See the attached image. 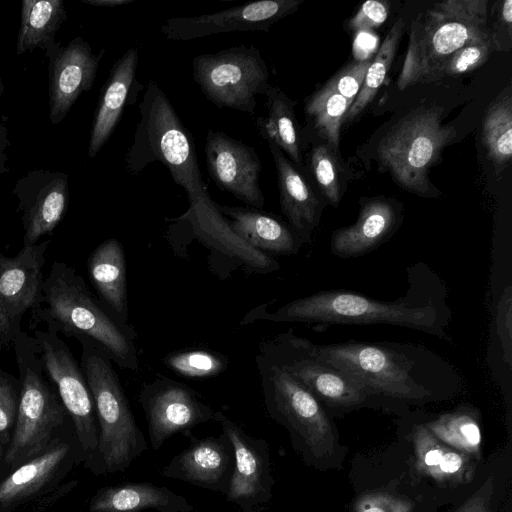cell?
I'll return each mask as SVG.
<instances>
[{
	"label": "cell",
	"mask_w": 512,
	"mask_h": 512,
	"mask_svg": "<svg viewBox=\"0 0 512 512\" xmlns=\"http://www.w3.org/2000/svg\"><path fill=\"white\" fill-rule=\"evenodd\" d=\"M314 350L360 388L370 409L397 417L412 407L451 400L464 385L451 363L420 344L349 340L314 343Z\"/></svg>",
	"instance_id": "1"
},
{
	"label": "cell",
	"mask_w": 512,
	"mask_h": 512,
	"mask_svg": "<svg viewBox=\"0 0 512 512\" xmlns=\"http://www.w3.org/2000/svg\"><path fill=\"white\" fill-rule=\"evenodd\" d=\"M408 288L395 300H379L360 292L325 290L292 300L275 312L253 316L276 323L395 325L449 340L452 311L442 278L424 262L406 269Z\"/></svg>",
	"instance_id": "2"
},
{
	"label": "cell",
	"mask_w": 512,
	"mask_h": 512,
	"mask_svg": "<svg viewBox=\"0 0 512 512\" xmlns=\"http://www.w3.org/2000/svg\"><path fill=\"white\" fill-rule=\"evenodd\" d=\"M39 323L67 337L86 336L99 344L113 363L137 371V333L124 324L96 298L76 269L53 261L44 277L40 303L30 311L29 329Z\"/></svg>",
	"instance_id": "3"
},
{
	"label": "cell",
	"mask_w": 512,
	"mask_h": 512,
	"mask_svg": "<svg viewBox=\"0 0 512 512\" xmlns=\"http://www.w3.org/2000/svg\"><path fill=\"white\" fill-rule=\"evenodd\" d=\"M255 362L266 412L286 429L302 462L321 472L341 470L349 450L341 443L335 419L285 370L259 353Z\"/></svg>",
	"instance_id": "4"
},
{
	"label": "cell",
	"mask_w": 512,
	"mask_h": 512,
	"mask_svg": "<svg viewBox=\"0 0 512 512\" xmlns=\"http://www.w3.org/2000/svg\"><path fill=\"white\" fill-rule=\"evenodd\" d=\"M153 162L163 164L173 181L186 191L189 208L213 201L201 177L190 131L163 90L151 80L139 103V119L125 166L137 176Z\"/></svg>",
	"instance_id": "5"
},
{
	"label": "cell",
	"mask_w": 512,
	"mask_h": 512,
	"mask_svg": "<svg viewBox=\"0 0 512 512\" xmlns=\"http://www.w3.org/2000/svg\"><path fill=\"white\" fill-rule=\"evenodd\" d=\"M81 345V369L92 394L98 427L94 470L114 474L126 471L147 449L113 362L104 349L86 336Z\"/></svg>",
	"instance_id": "6"
},
{
	"label": "cell",
	"mask_w": 512,
	"mask_h": 512,
	"mask_svg": "<svg viewBox=\"0 0 512 512\" xmlns=\"http://www.w3.org/2000/svg\"><path fill=\"white\" fill-rule=\"evenodd\" d=\"M13 347L21 390L5 461L10 466H20L50 446L52 434L64 422L67 412L45 372L36 339L21 329Z\"/></svg>",
	"instance_id": "7"
},
{
	"label": "cell",
	"mask_w": 512,
	"mask_h": 512,
	"mask_svg": "<svg viewBox=\"0 0 512 512\" xmlns=\"http://www.w3.org/2000/svg\"><path fill=\"white\" fill-rule=\"evenodd\" d=\"M348 476L354 492L350 512H437L444 506L413 474L397 440L356 454Z\"/></svg>",
	"instance_id": "8"
},
{
	"label": "cell",
	"mask_w": 512,
	"mask_h": 512,
	"mask_svg": "<svg viewBox=\"0 0 512 512\" xmlns=\"http://www.w3.org/2000/svg\"><path fill=\"white\" fill-rule=\"evenodd\" d=\"M442 109L431 107L413 112L396 123L381 139L377 153L381 165L405 189L432 195L428 171L455 131L441 121Z\"/></svg>",
	"instance_id": "9"
},
{
	"label": "cell",
	"mask_w": 512,
	"mask_h": 512,
	"mask_svg": "<svg viewBox=\"0 0 512 512\" xmlns=\"http://www.w3.org/2000/svg\"><path fill=\"white\" fill-rule=\"evenodd\" d=\"M396 440L413 474L445 505H450L474 485L483 462L440 441L423 424L418 408L395 419Z\"/></svg>",
	"instance_id": "10"
},
{
	"label": "cell",
	"mask_w": 512,
	"mask_h": 512,
	"mask_svg": "<svg viewBox=\"0 0 512 512\" xmlns=\"http://www.w3.org/2000/svg\"><path fill=\"white\" fill-rule=\"evenodd\" d=\"M258 353L307 388L334 419L370 408L360 388L322 360L314 350V343L297 336L292 328L263 341Z\"/></svg>",
	"instance_id": "11"
},
{
	"label": "cell",
	"mask_w": 512,
	"mask_h": 512,
	"mask_svg": "<svg viewBox=\"0 0 512 512\" xmlns=\"http://www.w3.org/2000/svg\"><path fill=\"white\" fill-rule=\"evenodd\" d=\"M193 78L207 100L218 108L253 115L257 95L270 86V71L260 50L239 45L192 59Z\"/></svg>",
	"instance_id": "12"
},
{
	"label": "cell",
	"mask_w": 512,
	"mask_h": 512,
	"mask_svg": "<svg viewBox=\"0 0 512 512\" xmlns=\"http://www.w3.org/2000/svg\"><path fill=\"white\" fill-rule=\"evenodd\" d=\"M490 40L489 26L443 19L428 11L424 19L412 21L398 87L403 90L416 83H431L436 71L457 50Z\"/></svg>",
	"instance_id": "13"
},
{
	"label": "cell",
	"mask_w": 512,
	"mask_h": 512,
	"mask_svg": "<svg viewBox=\"0 0 512 512\" xmlns=\"http://www.w3.org/2000/svg\"><path fill=\"white\" fill-rule=\"evenodd\" d=\"M33 337L45 372L72 419L80 448L93 461L98 447V427L92 394L81 366L58 334L34 330Z\"/></svg>",
	"instance_id": "14"
},
{
	"label": "cell",
	"mask_w": 512,
	"mask_h": 512,
	"mask_svg": "<svg viewBox=\"0 0 512 512\" xmlns=\"http://www.w3.org/2000/svg\"><path fill=\"white\" fill-rule=\"evenodd\" d=\"M138 402L143 409L150 445L159 450L172 436L215 422L216 410L187 384L158 374L143 384Z\"/></svg>",
	"instance_id": "15"
},
{
	"label": "cell",
	"mask_w": 512,
	"mask_h": 512,
	"mask_svg": "<svg viewBox=\"0 0 512 512\" xmlns=\"http://www.w3.org/2000/svg\"><path fill=\"white\" fill-rule=\"evenodd\" d=\"M215 422L221 426L234 452V468L226 500L240 512L265 511L275 485L268 442L248 434L222 411H216Z\"/></svg>",
	"instance_id": "16"
},
{
	"label": "cell",
	"mask_w": 512,
	"mask_h": 512,
	"mask_svg": "<svg viewBox=\"0 0 512 512\" xmlns=\"http://www.w3.org/2000/svg\"><path fill=\"white\" fill-rule=\"evenodd\" d=\"M49 244L23 246L13 257L0 251V351L13 346L25 313L41 301Z\"/></svg>",
	"instance_id": "17"
},
{
	"label": "cell",
	"mask_w": 512,
	"mask_h": 512,
	"mask_svg": "<svg viewBox=\"0 0 512 512\" xmlns=\"http://www.w3.org/2000/svg\"><path fill=\"white\" fill-rule=\"evenodd\" d=\"M166 221L185 228L188 236L208 249V262L213 271L220 260L229 273L242 268L246 274H269L280 268L274 256L251 247L231 230L214 201L189 208L183 215Z\"/></svg>",
	"instance_id": "18"
},
{
	"label": "cell",
	"mask_w": 512,
	"mask_h": 512,
	"mask_svg": "<svg viewBox=\"0 0 512 512\" xmlns=\"http://www.w3.org/2000/svg\"><path fill=\"white\" fill-rule=\"evenodd\" d=\"M303 0H261L211 14L172 17L161 26L168 40L189 41L229 32H267L273 24L296 11Z\"/></svg>",
	"instance_id": "19"
},
{
	"label": "cell",
	"mask_w": 512,
	"mask_h": 512,
	"mask_svg": "<svg viewBox=\"0 0 512 512\" xmlns=\"http://www.w3.org/2000/svg\"><path fill=\"white\" fill-rule=\"evenodd\" d=\"M104 54V48L93 53L90 44L80 36L66 46L55 42L45 51L49 61L48 109L52 124L64 120L77 99L92 89Z\"/></svg>",
	"instance_id": "20"
},
{
	"label": "cell",
	"mask_w": 512,
	"mask_h": 512,
	"mask_svg": "<svg viewBox=\"0 0 512 512\" xmlns=\"http://www.w3.org/2000/svg\"><path fill=\"white\" fill-rule=\"evenodd\" d=\"M207 170L215 184L247 206L262 209V162L255 149L222 131L209 129L205 142Z\"/></svg>",
	"instance_id": "21"
},
{
	"label": "cell",
	"mask_w": 512,
	"mask_h": 512,
	"mask_svg": "<svg viewBox=\"0 0 512 512\" xmlns=\"http://www.w3.org/2000/svg\"><path fill=\"white\" fill-rule=\"evenodd\" d=\"M12 194L21 213L23 246L34 245L42 236L52 235L66 214L68 175L49 169L30 170L16 181Z\"/></svg>",
	"instance_id": "22"
},
{
	"label": "cell",
	"mask_w": 512,
	"mask_h": 512,
	"mask_svg": "<svg viewBox=\"0 0 512 512\" xmlns=\"http://www.w3.org/2000/svg\"><path fill=\"white\" fill-rule=\"evenodd\" d=\"M234 468L233 447L225 434L193 438L160 473L212 492L227 494Z\"/></svg>",
	"instance_id": "23"
},
{
	"label": "cell",
	"mask_w": 512,
	"mask_h": 512,
	"mask_svg": "<svg viewBox=\"0 0 512 512\" xmlns=\"http://www.w3.org/2000/svg\"><path fill=\"white\" fill-rule=\"evenodd\" d=\"M401 222V209L386 198L362 201L356 222L333 231L330 250L349 259L375 250L395 233Z\"/></svg>",
	"instance_id": "24"
},
{
	"label": "cell",
	"mask_w": 512,
	"mask_h": 512,
	"mask_svg": "<svg viewBox=\"0 0 512 512\" xmlns=\"http://www.w3.org/2000/svg\"><path fill=\"white\" fill-rule=\"evenodd\" d=\"M268 145L276 169L281 211L304 244L310 243L320 221L323 203L285 154L276 145Z\"/></svg>",
	"instance_id": "25"
},
{
	"label": "cell",
	"mask_w": 512,
	"mask_h": 512,
	"mask_svg": "<svg viewBox=\"0 0 512 512\" xmlns=\"http://www.w3.org/2000/svg\"><path fill=\"white\" fill-rule=\"evenodd\" d=\"M138 49H128L112 66L94 112L88 156L94 158L117 127L136 83Z\"/></svg>",
	"instance_id": "26"
},
{
	"label": "cell",
	"mask_w": 512,
	"mask_h": 512,
	"mask_svg": "<svg viewBox=\"0 0 512 512\" xmlns=\"http://www.w3.org/2000/svg\"><path fill=\"white\" fill-rule=\"evenodd\" d=\"M231 230L251 247L267 255H294L304 242L278 217L262 209L218 205Z\"/></svg>",
	"instance_id": "27"
},
{
	"label": "cell",
	"mask_w": 512,
	"mask_h": 512,
	"mask_svg": "<svg viewBox=\"0 0 512 512\" xmlns=\"http://www.w3.org/2000/svg\"><path fill=\"white\" fill-rule=\"evenodd\" d=\"M89 512H193L182 495L151 482H130L99 489L89 502Z\"/></svg>",
	"instance_id": "28"
},
{
	"label": "cell",
	"mask_w": 512,
	"mask_h": 512,
	"mask_svg": "<svg viewBox=\"0 0 512 512\" xmlns=\"http://www.w3.org/2000/svg\"><path fill=\"white\" fill-rule=\"evenodd\" d=\"M511 457L508 444L484 461L474 485L447 512H512Z\"/></svg>",
	"instance_id": "29"
},
{
	"label": "cell",
	"mask_w": 512,
	"mask_h": 512,
	"mask_svg": "<svg viewBox=\"0 0 512 512\" xmlns=\"http://www.w3.org/2000/svg\"><path fill=\"white\" fill-rule=\"evenodd\" d=\"M90 282L100 302L120 322L128 324L126 257L122 244L109 238L87 260Z\"/></svg>",
	"instance_id": "30"
},
{
	"label": "cell",
	"mask_w": 512,
	"mask_h": 512,
	"mask_svg": "<svg viewBox=\"0 0 512 512\" xmlns=\"http://www.w3.org/2000/svg\"><path fill=\"white\" fill-rule=\"evenodd\" d=\"M423 424L440 441L469 457L483 462L482 422L478 408L461 403L455 408L429 413L418 408Z\"/></svg>",
	"instance_id": "31"
},
{
	"label": "cell",
	"mask_w": 512,
	"mask_h": 512,
	"mask_svg": "<svg viewBox=\"0 0 512 512\" xmlns=\"http://www.w3.org/2000/svg\"><path fill=\"white\" fill-rule=\"evenodd\" d=\"M69 451L70 445L65 442L52 443L43 453L18 466L0 483V507H15L40 492Z\"/></svg>",
	"instance_id": "32"
},
{
	"label": "cell",
	"mask_w": 512,
	"mask_h": 512,
	"mask_svg": "<svg viewBox=\"0 0 512 512\" xmlns=\"http://www.w3.org/2000/svg\"><path fill=\"white\" fill-rule=\"evenodd\" d=\"M265 96L267 114L256 119L258 132L268 143L286 153L297 168H301V141L294 111L295 102L273 85L269 86Z\"/></svg>",
	"instance_id": "33"
},
{
	"label": "cell",
	"mask_w": 512,
	"mask_h": 512,
	"mask_svg": "<svg viewBox=\"0 0 512 512\" xmlns=\"http://www.w3.org/2000/svg\"><path fill=\"white\" fill-rule=\"evenodd\" d=\"M67 19L62 0H23L20 27L16 41V54L41 49L44 52L56 40V33Z\"/></svg>",
	"instance_id": "34"
},
{
	"label": "cell",
	"mask_w": 512,
	"mask_h": 512,
	"mask_svg": "<svg viewBox=\"0 0 512 512\" xmlns=\"http://www.w3.org/2000/svg\"><path fill=\"white\" fill-rule=\"evenodd\" d=\"M482 128L489 158L495 166L505 167L512 156V101L509 90L490 105Z\"/></svg>",
	"instance_id": "35"
},
{
	"label": "cell",
	"mask_w": 512,
	"mask_h": 512,
	"mask_svg": "<svg viewBox=\"0 0 512 512\" xmlns=\"http://www.w3.org/2000/svg\"><path fill=\"white\" fill-rule=\"evenodd\" d=\"M404 23L402 19L395 22L392 29L381 44L374 59L371 61L362 87L344 116V121H351L371 102L392 65L395 52L403 33Z\"/></svg>",
	"instance_id": "36"
},
{
	"label": "cell",
	"mask_w": 512,
	"mask_h": 512,
	"mask_svg": "<svg viewBox=\"0 0 512 512\" xmlns=\"http://www.w3.org/2000/svg\"><path fill=\"white\" fill-rule=\"evenodd\" d=\"M352 103L327 86L315 92L306 103V112L314 118L319 135L333 149L338 148L340 127Z\"/></svg>",
	"instance_id": "37"
},
{
	"label": "cell",
	"mask_w": 512,
	"mask_h": 512,
	"mask_svg": "<svg viewBox=\"0 0 512 512\" xmlns=\"http://www.w3.org/2000/svg\"><path fill=\"white\" fill-rule=\"evenodd\" d=\"M163 364L178 376L206 379L222 374L229 366L226 355L208 349H186L167 354Z\"/></svg>",
	"instance_id": "38"
},
{
	"label": "cell",
	"mask_w": 512,
	"mask_h": 512,
	"mask_svg": "<svg viewBox=\"0 0 512 512\" xmlns=\"http://www.w3.org/2000/svg\"><path fill=\"white\" fill-rule=\"evenodd\" d=\"M310 167L321 192L336 207L342 196L339 164L326 145H317L311 152Z\"/></svg>",
	"instance_id": "39"
},
{
	"label": "cell",
	"mask_w": 512,
	"mask_h": 512,
	"mask_svg": "<svg viewBox=\"0 0 512 512\" xmlns=\"http://www.w3.org/2000/svg\"><path fill=\"white\" fill-rule=\"evenodd\" d=\"M495 49L493 41L466 45L450 56L436 71L432 82L446 76L464 74L475 70L485 63Z\"/></svg>",
	"instance_id": "40"
},
{
	"label": "cell",
	"mask_w": 512,
	"mask_h": 512,
	"mask_svg": "<svg viewBox=\"0 0 512 512\" xmlns=\"http://www.w3.org/2000/svg\"><path fill=\"white\" fill-rule=\"evenodd\" d=\"M429 11L443 19L488 26V2L486 0H447L436 3Z\"/></svg>",
	"instance_id": "41"
},
{
	"label": "cell",
	"mask_w": 512,
	"mask_h": 512,
	"mask_svg": "<svg viewBox=\"0 0 512 512\" xmlns=\"http://www.w3.org/2000/svg\"><path fill=\"white\" fill-rule=\"evenodd\" d=\"M20 380L0 368V433H8L14 427L19 400Z\"/></svg>",
	"instance_id": "42"
},
{
	"label": "cell",
	"mask_w": 512,
	"mask_h": 512,
	"mask_svg": "<svg viewBox=\"0 0 512 512\" xmlns=\"http://www.w3.org/2000/svg\"><path fill=\"white\" fill-rule=\"evenodd\" d=\"M372 59L353 62L338 71L325 86L354 102L364 82Z\"/></svg>",
	"instance_id": "43"
},
{
	"label": "cell",
	"mask_w": 512,
	"mask_h": 512,
	"mask_svg": "<svg viewBox=\"0 0 512 512\" xmlns=\"http://www.w3.org/2000/svg\"><path fill=\"white\" fill-rule=\"evenodd\" d=\"M389 5L384 1L368 0L349 22V27L361 32L379 27L388 17Z\"/></svg>",
	"instance_id": "44"
},
{
	"label": "cell",
	"mask_w": 512,
	"mask_h": 512,
	"mask_svg": "<svg viewBox=\"0 0 512 512\" xmlns=\"http://www.w3.org/2000/svg\"><path fill=\"white\" fill-rule=\"evenodd\" d=\"M496 23L492 28H489L491 38L495 49L499 48L500 38L503 33H506L508 38L511 39L512 31V0H505L500 2V7L497 8Z\"/></svg>",
	"instance_id": "45"
},
{
	"label": "cell",
	"mask_w": 512,
	"mask_h": 512,
	"mask_svg": "<svg viewBox=\"0 0 512 512\" xmlns=\"http://www.w3.org/2000/svg\"><path fill=\"white\" fill-rule=\"evenodd\" d=\"M10 145L8 138V130L6 126L0 121V175L7 172L9 168L6 166L8 160L5 150Z\"/></svg>",
	"instance_id": "46"
},
{
	"label": "cell",
	"mask_w": 512,
	"mask_h": 512,
	"mask_svg": "<svg viewBox=\"0 0 512 512\" xmlns=\"http://www.w3.org/2000/svg\"><path fill=\"white\" fill-rule=\"evenodd\" d=\"M134 0H81V2L95 7L114 8L130 4Z\"/></svg>",
	"instance_id": "47"
},
{
	"label": "cell",
	"mask_w": 512,
	"mask_h": 512,
	"mask_svg": "<svg viewBox=\"0 0 512 512\" xmlns=\"http://www.w3.org/2000/svg\"><path fill=\"white\" fill-rule=\"evenodd\" d=\"M8 439V433H0V459L3 456V445Z\"/></svg>",
	"instance_id": "48"
},
{
	"label": "cell",
	"mask_w": 512,
	"mask_h": 512,
	"mask_svg": "<svg viewBox=\"0 0 512 512\" xmlns=\"http://www.w3.org/2000/svg\"><path fill=\"white\" fill-rule=\"evenodd\" d=\"M4 88H5V87H4V84H3V82H2V79L0 78V97H1V95L3 94V92H4Z\"/></svg>",
	"instance_id": "49"
}]
</instances>
